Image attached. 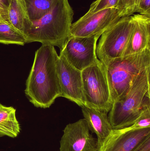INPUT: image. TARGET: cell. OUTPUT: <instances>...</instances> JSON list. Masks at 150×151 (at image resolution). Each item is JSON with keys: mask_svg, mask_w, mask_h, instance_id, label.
Segmentation results:
<instances>
[{"mask_svg": "<svg viewBox=\"0 0 150 151\" xmlns=\"http://www.w3.org/2000/svg\"><path fill=\"white\" fill-rule=\"evenodd\" d=\"M138 0H119L117 9L123 17H129L136 12Z\"/></svg>", "mask_w": 150, "mask_h": 151, "instance_id": "obj_18", "label": "cell"}, {"mask_svg": "<svg viewBox=\"0 0 150 151\" xmlns=\"http://www.w3.org/2000/svg\"><path fill=\"white\" fill-rule=\"evenodd\" d=\"M85 106L108 113L113 104L105 65L100 61L82 71Z\"/></svg>", "mask_w": 150, "mask_h": 151, "instance_id": "obj_5", "label": "cell"}, {"mask_svg": "<svg viewBox=\"0 0 150 151\" xmlns=\"http://www.w3.org/2000/svg\"><path fill=\"white\" fill-rule=\"evenodd\" d=\"M131 18L134 22V29L123 56L150 49V16L138 13L131 16Z\"/></svg>", "mask_w": 150, "mask_h": 151, "instance_id": "obj_12", "label": "cell"}, {"mask_svg": "<svg viewBox=\"0 0 150 151\" xmlns=\"http://www.w3.org/2000/svg\"><path fill=\"white\" fill-rule=\"evenodd\" d=\"M55 47L42 45L36 51L25 93L38 108H49L62 93L57 72L58 55Z\"/></svg>", "mask_w": 150, "mask_h": 151, "instance_id": "obj_1", "label": "cell"}, {"mask_svg": "<svg viewBox=\"0 0 150 151\" xmlns=\"http://www.w3.org/2000/svg\"><path fill=\"white\" fill-rule=\"evenodd\" d=\"M150 70L138 76L127 94L113 103L108 115L113 129L130 127L150 108Z\"/></svg>", "mask_w": 150, "mask_h": 151, "instance_id": "obj_3", "label": "cell"}, {"mask_svg": "<svg viewBox=\"0 0 150 151\" xmlns=\"http://www.w3.org/2000/svg\"><path fill=\"white\" fill-rule=\"evenodd\" d=\"M132 151H150V135L147 137Z\"/></svg>", "mask_w": 150, "mask_h": 151, "instance_id": "obj_23", "label": "cell"}, {"mask_svg": "<svg viewBox=\"0 0 150 151\" xmlns=\"http://www.w3.org/2000/svg\"><path fill=\"white\" fill-rule=\"evenodd\" d=\"M150 128V108L143 112L134 123L127 128L131 130Z\"/></svg>", "mask_w": 150, "mask_h": 151, "instance_id": "obj_20", "label": "cell"}, {"mask_svg": "<svg viewBox=\"0 0 150 151\" xmlns=\"http://www.w3.org/2000/svg\"><path fill=\"white\" fill-rule=\"evenodd\" d=\"M30 21L24 0H11L8 9L7 22L24 35Z\"/></svg>", "mask_w": 150, "mask_h": 151, "instance_id": "obj_14", "label": "cell"}, {"mask_svg": "<svg viewBox=\"0 0 150 151\" xmlns=\"http://www.w3.org/2000/svg\"><path fill=\"white\" fill-rule=\"evenodd\" d=\"M136 12L150 17V0H138Z\"/></svg>", "mask_w": 150, "mask_h": 151, "instance_id": "obj_21", "label": "cell"}, {"mask_svg": "<svg viewBox=\"0 0 150 151\" xmlns=\"http://www.w3.org/2000/svg\"><path fill=\"white\" fill-rule=\"evenodd\" d=\"M81 108L89 129L92 133L96 134L100 147L113 129L108 113L85 106Z\"/></svg>", "mask_w": 150, "mask_h": 151, "instance_id": "obj_13", "label": "cell"}, {"mask_svg": "<svg viewBox=\"0 0 150 151\" xmlns=\"http://www.w3.org/2000/svg\"><path fill=\"white\" fill-rule=\"evenodd\" d=\"M105 67L113 103L127 94L138 76L150 69V49L114 59Z\"/></svg>", "mask_w": 150, "mask_h": 151, "instance_id": "obj_4", "label": "cell"}, {"mask_svg": "<svg viewBox=\"0 0 150 151\" xmlns=\"http://www.w3.org/2000/svg\"><path fill=\"white\" fill-rule=\"evenodd\" d=\"M11 0H0V12L5 21L7 22V13Z\"/></svg>", "mask_w": 150, "mask_h": 151, "instance_id": "obj_22", "label": "cell"}, {"mask_svg": "<svg viewBox=\"0 0 150 151\" xmlns=\"http://www.w3.org/2000/svg\"><path fill=\"white\" fill-rule=\"evenodd\" d=\"M74 16L68 0H58L52 9L38 20H31L26 28V43L39 42L61 50L70 35Z\"/></svg>", "mask_w": 150, "mask_h": 151, "instance_id": "obj_2", "label": "cell"}, {"mask_svg": "<svg viewBox=\"0 0 150 151\" xmlns=\"http://www.w3.org/2000/svg\"><path fill=\"white\" fill-rule=\"evenodd\" d=\"M30 20H38L48 13L58 0H24Z\"/></svg>", "mask_w": 150, "mask_h": 151, "instance_id": "obj_16", "label": "cell"}, {"mask_svg": "<svg viewBox=\"0 0 150 151\" xmlns=\"http://www.w3.org/2000/svg\"><path fill=\"white\" fill-rule=\"evenodd\" d=\"M3 21H5V20L4 19L1 14V12H0V22H3ZM5 22H6V21H5Z\"/></svg>", "mask_w": 150, "mask_h": 151, "instance_id": "obj_24", "label": "cell"}, {"mask_svg": "<svg viewBox=\"0 0 150 151\" xmlns=\"http://www.w3.org/2000/svg\"><path fill=\"white\" fill-rule=\"evenodd\" d=\"M60 141V151H98L97 138L90 133L84 119L65 127Z\"/></svg>", "mask_w": 150, "mask_h": 151, "instance_id": "obj_9", "label": "cell"}, {"mask_svg": "<svg viewBox=\"0 0 150 151\" xmlns=\"http://www.w3.org/2000/svg\"><path fill=\"white\" fill-rule=\"evenodd\" d=\"M122 17L121 12L116 8H109L95 13H86L72 24L70 36L89 37L100 35Z\"/></svg>", "mask_w": 150, "mask_h": 151, "instance_id": "obj_8", "label": "cell"}, {"mask_svg": "<svg viewBox=\"0 0 150 151\" xmlns=\"http://www.w3.org/2000/svg\"><path fill=\"white\" fill-rule=\"evenodd\" d=\"M119 2V0H97L92 4L87 13L89 14L95 13L109 8L117 9Z\"/></svg>", "mask_w": 150, "mask_h": 151, "instance_id": "obj_19", "label": "cell"}, {"mask_svg": "<svg viewBox=\"0 0 150 151\" xmlns=\"http://www.w3.org/2000/svg\"><path fill=\"white\" fill-rule=\"evenodd\" d=\"M0 43L23 46L26 43L25 36L7 22H0Z\"/></svg>", "mask_w": 150, "mask_h": 151, "instance_id": "obj_17", "label": "cell"}, {"mask_svg": "<svg viewBox=\"0 0 150 151\" xmlns=\"http://www.w3.org/2000/svg\"><path fill=\"white\" fill-rule=\"evenodd\" d=\"M57 72L61 90V97L85 106L82 71L75 68L60 53L57 60Z\"/></svg>", "mask_w": 150, "mask_h": 151, "instance_id": "obj_10", "label": "cell"}, {"mask_svg": "<svg viewBox=\"0 0 150 151\" xmlns=\"http://www.w3.org/2000/svg\"><path fill=\"white\" fill-rule=\"evenodd\" d=\"M21 130L16 117V110L12 106L0 104V137L4 136L16 138Z\"/></svg>", "mask_w": 150, "mask_h": 151, "instance_id": "obj_15", "label": "cell"}, {"mask_svg": "<svg viewBox=\"0 0 150 151\" xmlns=\"http://www.w3.org/2000/svg\"><path fill=\"white\" fill-rule=\"evenodd\" d=\"M149 135L150 128L113 129L98 151H132Z\"/></svg>", "mask_w": 150, "mask_h": 151, "instance_id": "obj_11", "label": "cell"}, {"mask_svg": "<svg viewBox=\"0 0 150 151\" xmlns=\"http://www.w3.org/2000/svg\"><path fill=\"white\" fill-rule=\"evenodd\" d=\"M134 25L131 16L123 17L101 35L96 54L105 66L112 60L123 56Z\"/></svg>", "mask_w": 150, "mask_h": 151, "instance_id": "obj_6", "label": "cell"}, {"mask_svg": "<svg viewBox=\"0 0 150 151\" xmlns=\"http://www.w3.org/2000/svg\"><path fill=\"white\" fill-rule=\"evenodd\" d=\"M100 36H70L60 53L73 67L82 71L99 62L96 50L97 42Z\"/></svg>", "mask_w": 150, "mask_h": 151, "instance_id": "obj_7", "label": "cell"}]
</instances>
